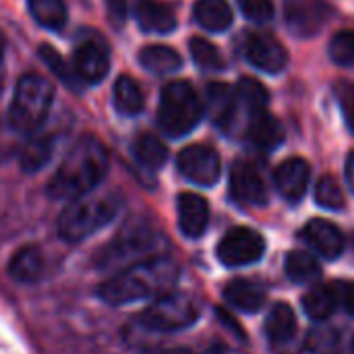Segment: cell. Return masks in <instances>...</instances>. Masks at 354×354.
Instances as JSON below:
<instances>
[{"label":"cell","mask_w":354,"mask_h":354,"mask_svg":"<svg viewBox=\"0 0 354 354\" xmlns=\"http://www.w3.org/2000/svg\"><path fill=\"white\" fill-rule=\"evenodd\" d=\"M178 274H180L178 266L170 257L160 255L133 263L112 274L108 280L100 284L97 292L102 301L116 307L145 301V299H158L174 288Z\"/></svg>","instance_id":"obj_1"},{"label":"cell","mask_w":354,"mask_h":354,"mask_svg":"<svg viewBox=\"0 0 354 354\" xmlns=\"http://www.w3.org/2000/svg\"><path fill=\"white\" fill-rule=\"evenodd\" d=\"M108 166L110 158L106 147L95 137H83L73 145V149L50 178L48 193L58 201H73L83 197L104 180Z\"/></svg>","instance_id":"obj_2"},{"label":"cell","mask_w":354,"mask_h":354,"mask_svg":"<svg viewBox=\"0 0 354 354\" xmlns=\"http://www.w3.org/2000/svg\"><path fill=\"white\" fill-rule=\"evenodd\" d=\"M164 236L147 222H129L95 257V266L116 274L133 263L164 255Z\"/></svg>","instance_id":"obj_3"},{"label":"cell","mask_w":354,"mask_h":354,"mask_svg":"<svg viewBox=\"0 0 354 354\" xmlns=\"http://www.w3.org/2000/svg\"><path fill=\"white\" fill-rule=\"evenodd\" d=\"M118 212L114 197H93L91 193L66 203L58 218V234L68 243H81L104 228Z\"/></svg>","instance_id":"obj_4"},{"label":"cell","mask_w":354,"mask_h":354,"mask_svg":"<svg viewBox=\"0 0 354 354\" xmlns=\"http://www.w3.org/2000/svg\"><path fill=\"white\" fill-rule=\"evenodd\" d=\"M203 106L189 81H172L162 89L158 124L170 137L189 135L201 120Z\"/></svg>","instance_id":"obj_5"},{"label":"cell","mask_w":354,"mask_h":354,"mask_svg":"<svg viewBox=\"0 0 354 354\" xmlns=\"http://www.w3.org/2000/svg\"><path fill=\"white\" fill-rule=\"evenodd\" d=\"M54 97V85L35 73H27L19 79L10 102V124L17 131H35L48 116Z\"/></svg>","instance_id":"obj_6"},{"label":"cell","mask_w":354,"mask_h":354,"mask_svg":"<svg viewBox=\"0 0 354 354\" xmlns=\"http://www.w3.org/2000/svg\"><path fill=\"white\" fill-rule=\"evenodd\" d=\"M197 317H199V307L195 299L176 290H170L153 299L149 307H145L139 313L137 324L147 332L168 334V332H180V330L191 328L197 322Z\"/></svg>","instance_id":"obj_7"},{"label":"cell","mask_w":354,"mask_h":354,"mask_svg":"<svg viewBox=\"0 0 354 354\" xmlns=\"http://www.w3.org/2000/svg\"><path fill=\"white\" fill-rule=\"evenodd\" d=\"M266 253V241L251 228L228 230L218 245V259L228 268H243L259 261Z\"/></svg>","instance_id":"obj_8"},{"label":"cell","mask_w":354,"mask_h":354,"mask_svg":"<svg viewBox=\"0 0 354 354\" xmlns=\"http://www.w3.org/2000/svg\"><path fill=\"white\" fill-rule=\"evenodd\" d=\"M178 170L180 174L199 185V187H214L222 174V162L214 147L209 145H189L178 153Z\"/></svg>","instance_id":"obj_9"},{"label":"cell","mask_w":354,"mask_h":354,"mask_svg":"<svg viewBox=\"0 0 354 354\" xmlns=\"http://www.w3.org/2000/svg\"><path fill=\"white\" fill-rule=\"evenodd\" d=\"M110 71L108 48L97 39H87L75 48L73 54V73L83 83H100Z\"/></svg>","instance_id":"obj_10"},{"label":"cell","mask_w":354,"mask_h":354,"mask_svg":"<svg viewBox=\"0 0 354 354\" xmlns=\"http://www.w3.org/2000/svg\"><path fill=\"white\" fill-rule=\"evenodd\" d=\"M243 50L247 60L266 73H280L288 62L284 46L270 33H249Z\"/></svg>","instance_id":"obj_11"},{"label":"cell","mask_w":354,"mask_h":354,"mask_svg":"<svg viewBox=\"0 0 354 354\" xmlns=\"http://www.w3.org/2000/svg\"><path fill=\"white\" fill-rule=\"evenodd\" d=\"M230 193L236 201L247 205L268 203V187L257 168L247 162H234L230 170Z\"/></svg>","instance_id":"obj_12"},{"label":"cell","mask_w":354,"mask_h":354,"mask_svg":"<svg viewBox=\"0 0 354 354\" xmlns=\"http://www.w3.org/2000/svg\"><path fill=\"white\" fill-rule=\"evenodd\" d=\"M311 180V166L303 158H290L274 172L278 193L288 201H301Z\"/></svg>","instance_id":"obj_13"},{"label":"cell","mask_w":354,"mask_h":354,"mask_svg":"<svg viewBox=\"0 0 354 354\" xmlns=\"http://www.w3.org/2000/svg\"><path fill=\"white\" fill-rule=\"evenodd\" d=\"M176 212H178V228L187 239L203 236L209 224V205L201 195L195 193L178 195Z\"/></svg>","instance_id":"obj_14"},{"label":"cell","mask_w":354,"mask_h":354,"mask_svg":"<svg viewBox=\"0 0 354 354\" xmlns=\"http://www.w3.org/2000/svg\"><path fill=\"white\" fill-rule=\"evenodd\" d=\"M307 243L324 257V259H338L344 251V236L342 232L328 220H311L305 226Z\"/></svg>","instance_id":"obj_15"},{"label":"cell","mask_w":354,"mask_h":354,"mask_svg":"<svg viewBox=\"0 0 354 354\" xmlns=\"http://www.w3.org/2000/svg\"><path fill=\"white\" fill-rule=\"evenodd\" d=\"M135 19L147 33H170L176 27L174 10L158 0H139L135 6Z\"/></svg>","instance_id":"obj_16"},{"label":"cell","mask_w":354,"mask_h":354,"mask_svg":"<svg viewBox=\"0 0 354 354\" xmlns=\"http://www.w3.org/2000/svg\"><path fill=\"white\" fill-rule=\"evenodd\" d=\"M266 336L278 348L290 346L295 342V338H297V315H295L290 305L278 303L272 307V311L268 313V319H266Z\"/></svg>","instance_id":"obj_17"},{"label":"cell","mask_w":354,"mask_h":354,"mask_svg":"<svg viewBox=\"0 0 354 354\" xmlns=\"http://www.w3.org/2000/svg\"><path fill=\"white\" fill-rule=\"evenodd\" d=\"M249 137L253 141V145L261 151H274L276 147H280L284 143V137H286V131H284V124L268 114L266 110L259 112V114H253L251 120H249Z\"/></svg>","instance_id":"obj_18"},{"label":"cell","mask_w":354,"mask_h":354,"mask_svg":"<svg viewBox=\"0 0 354 354\" xmlns=\"http://www.w3.org/2000/svg\"><path fill=\"white\" fill-rule=\"evenodd\" d=\"M205 110L218 127H228L236 112V93L226 83H209L205 91Z\"/></svg>","instance_id":"obj_19"},{"label":"cell","mask_w":354,"mask_h":354,"mask_svg":"<svg viewBox=\"0 0 354 354\" xmlns=\"http://www.w3.org/2000/svg\"><path fill=\"white\" fill-rule=\"evenodd\" d=\"M226 303L243 313H257L266 305V290L251 280H232L224 288Z\"/></svg>","instance_id":"obj_20"},{"label":"cell","mask_w":354,"mask_h":354,"mask_svg":"<svg viewBox=\"0 0 354 354\" xmlns=\"http://www.w3.org/2000/svg\"><path fill=\"white\" fill-rule=\"evenodd\" d=\"M44 270H46V261H44V255L37 247L33 245H27L23 249H19L10 263H8V272L10 276L17 280V282H23V284H31V282H37L41 276H44Z\"/></svg>","instance_id":"obj_21"},{"label":"cell","mask_w":354,"mask_h":354,"mask_svg":"<svg viewBox=\"0 0 354 354\" xmlns=\"http://www.w3.org/2000/svg\"><path fill=\"white\" fill-rule=\"evenodd\" d=\"M338 307H340V301H338L336 284L334 286H328V284L313 286L303 297V309H305L307 317L313 322H326L328 317L334 315V311Z\"/></svg>","instance_id":"obj_22"},{"label":"cell","mask_w":354,"mask_h":354,"mask_svg":"<svg viewBox=\"0 0 354 354\" xmlns=\"http://www.w3.org/2000/svg\"><path fill=\"white\" fill-rule=\"evenodd\" d=\"M195 21L207 31H224L232 25V8L226 0H197Z\"/></svg>","instance_id":"obj_23"},{"label":"cell","mask_w":354,"mask_h":354,"mask_svg":"<svg viewBox=\"0 0 354 354\" xmlns=\"http://www.w3.org/2000/svg\"><path fill=\"white\" fill-rule=\"evenodd\" d=\"M139 62L143 68L156 75H168L180 68L183 58L170 46H147L139 52Z\"/></svg>","instance_id":"obj_24"},{"label":"cell","mask_w":354,"mask_h":354,"mask_svg":"<svg viewBox=\"0 0 354 354\" xmlns=\"http://www.w3.org/2000/svg\"><path fill=\"white\" fill-rule=\"evenodd\" d=\"M114 106L120 114L135 116L145 106V95L139 87V83L127 75L118 77L114 83Z\"/></svg>","instance_id":"obj_25"},{"label":"cell","mask_w":354,"mask_h":354,"mask_svg":"<svg viewBox=\"0 0 354 354\" xmlns=\"http://www.w3.org/2000/svg\"><path fill=\"white\" fill-rule=\"evenodd\" d=\"M133 153L137 158V162L147 168V170H160L166 160H168V149L166 145L153 137V135H141L137 137L135 145H133Z\"/></svg>","instance_id":"obj_26"},{"label":"cell","mask_w":354,"mask_h":354,"mask_svg":"<svg viewBox=\"0 0 354 354\" xmlns=\"http://www.w3.org/2000/svg\"><path fill=\"white\" fill-rule=\"evenodd\" d=\"M31 17L46 29H62L66 23L64 0H27Z\"/></svg>","instance_id":"obj_27"},{"label":"cell","mask_w":354,"mask_h":354,"mask_svg":"<svg viewBox=\"0 0 354 354\" xmlns=\"http://www.w3.org/2000/svg\"><path fill=\"white\" fill-rule=\"evenodd\" d=\"M236 102H241V106L253 116V114H259L268 108V102H270V93L268 89L263 87V83H259L257 79H251V77H243L236 85Z\"/></svg>","instance_id":"obj_28"},{"label":"cell","mask_w":354,"mask_h":354,"mask_svg":"<svg viewBox=\"0 0 354 354\" xmlns=\"http://www.w3.org/2000/svg\"><path fill=\"white\" fill-rule=\"evenodd\" d=\"M286 276L297 284H311L319 278V263L307 251H292L286 257Z\"/></svg>","instance_id":"obj_29"},{"label":"cell","mask_w":354,"mask_h":354,"mask_svg":"<svg viewBox=\"0 0 354 354\" xmlns=\"http://www.w3.org/2000/svg\"><path fill=\"white\" fill-rule=\"evenodd\" d=\"M50 158H52V141H48L44 137L29 139L21 147V153H19V162H21V168L25 172L41 170L50 162Z\"/></svg>","instance_id":"obj_30"},{"label":"cell","mask_w":354,"mask_h":354,"mask_svg":"<svg viewBox=\"0 0 354 354\" xmlns=\"http://www.w3.org/2000/svg\"><path fill=\"white\" fill-rule=\"evenodd\" d=\"M189 48H191V56L199 68H203V71H222L224 68V58L212 41H207L203 37H193L189 41Z\"/></svg>","instance_id":"obj_31"},{"label":"cell","mask_w":354,"mask_h":354,"mask_svg":"<svg viewBox=\"0 0 354 354\" xmlns=\"http://www.w3.org/2000/svg\"><path fill=\"white\" fill-rule=\"evenodd\" d=\"M315 201L326 209H342L344 207V193L338 180L330 174L322 176L315 187Z\"/></svg>","instance_id":"obj_32"},{"label":"cell","mask_w":354,"mask_h":354,"mask_svg":"<svg viewBox=\"0 0 354 354\" xmlns=\"http://www.w3.org/2000/svg\"><path fill=\"white\" fill-rule=\"evenodd\" d=\"M330 58L338 66H351L354 64V31L344 29L338 31L330 41Z\"/></svg>","instance_id":"obj_33"},{"label":"cell","mask_w":354,"mask_h":354,"mask_svg":"<svg viewBox=\"0 0 354 354\" xmlns=\"http://www.w3.org/2000/svg\"><path fill=\"white\" fill-rule=\"evenodd\" d=\"M243 15L255 23H268L274 17V2L272 0H236Z\"/></svg>","instance_id":"obj_34"},{"label":"cell","mask_w":354,"mask_h":354,"mask_svg":"<svg viewBox=\"0 0 354 354\" xmlns=\"http://www.w3.org/2000/svg\"><path fill=\"white\" fill-rule=\"evenodd\" d=\"M336 95H338V102H340L346 127L354 133V85L346 83V81H340L336 85Z\"/></svg>","instance_id":"obj_35"},{"label":"cell","mask_w":354,"mask_h":354,"mask_svg":"<svg viewBox=\"0 0 354 354\" xmlns=\"http://www.w3.org/2000/svg\"><path fill=\"white\" fill-rule=\"evenodd\" d=\"M39 54H41V58L46 60V64L62 79V81H66L68 85H75V73H71V71H66V66H64V62H62V58H60V54L54 50V48H50V46H41V50H39Z\"/></svg>","instance_id":"obj_36"},{"label":"cell","mask_w":354,"mask_h":354,"mask_svg":"<svg viewBox=\"0 0 354 354\" xmlns=\"http://www.w3.org/2000/svg\"><path fill=\"white\" fill-rule=\"evenodd\" d=\"M106 10H108V17H110L112 25L120 27L127 21L129 4H127V0H106Z\"/></svg>","instance_id":"obj_37"},{"label":"cell","mask_w":354,"mask_h":354,"mask_svg":"<svg viewBox=\"0 0 354 354\" xmlns=\"http://www.w3.org/2000/svg\"><path fill=\"white\" fill-rule=\"evenodd\" d=\"M340 305L354 317V282L351 284H336Z\"/></svg>","instance_id":"obj_38"},{"label":"cell","mask_w":354,"mask_h":354,"mask_svg":"<svg viewBox=\"0 0 354 354\" xmlns=\"http://www.w3.org/2000/svg\"><path fill=\"white\" fill-rule=\"evenodd\" d=\"M346 183H348V187H351V191L354 193V151L348 153V158H346Z\"/></svg>","instance_id":"obj_39"},{"label":"cell","mask_w":354,"mask_h":354,"mask_svg":"<svg viewBox=\"0 0 354 354\" xmlns=\"http://www.w3.org/2000/svg\"><path fill=\"white\" fill-rule=\"evenodd\" d=\"M143 354H191L189 351H180V348H174V351H166V348H156V351H147Z\"/></svg>","instance_id":"obj_40"},{"label":"cell","mask_w":354,"mask_h":354,"mask_svg":"<svg viewBox=\"0 0 354 354\" xmlns=\"http://www.w3.org/2000/svg\"><path fill=\"white\" fill-rule=\"evenodd\" d=\"M2 56H4V37L0 33V64H2Z\"/></svg>","instance_id":"obj_41"},{"label":"cell","mask_w":354,"mask_h":354,"mask_svg":"<svg viewBox=\"0 0 354 354\" xmlns=\"http://www.w3.org/2000/svg\"><path fill=\"white\" fill-rule=\"evenodd\" d=\"M353 353H354V342H353Z\"/></svg>","instance_id":"obj_42"}]
</instances>
